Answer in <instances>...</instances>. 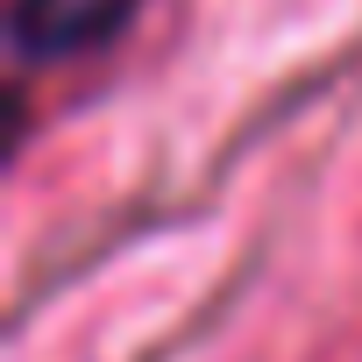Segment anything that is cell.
Masks as SVG:
<instances>
[{
  "label": "cell",
  "instance_id": "6da1fadb",
  "mask_svg": "<svg viewBox=\"0 0 362 362\" xmlns=\"http://www.w3.org/2000/svg\"><path fill=\"white\" fill-rule=\"evenodd\" d=\"M135 8H142V0H15L8 43H15L22 64H57V57L114 43L135 22Z\"/></svg>",
  "mask_w": 362,
  "mask_h": 362
}]
</instances>
